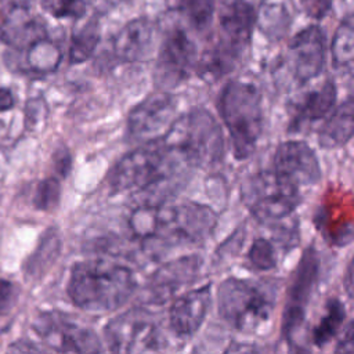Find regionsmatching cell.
<instances>
[{"mask_svg":"<svg viewBox=\"0 0 354 354\" xmlns=\"http://www.w3.org/2000/svg\"><path fill=\"white\" fill-rule=\"evenodd\" d=\"M250 266L259 271H270L277 267V252L266 238H256L248 252Z\"/></svg>","mask_w":354,"mask_h":354,"instance_id":"cell-27","label":"cell"},{"mask_svg":"<svg viewBox=\"0 0 354 354\" xmlns=\"http://www.w3.org/2000/svg\"><path fill=\"white\" fill-rule=\"evenodd\" d=\"M353 98L348 97L343 104L330 111L329 118L321 126L318 133V144L325 149L346 145L353 137L354 126Z\"/></svg>","mask_w":354,"mask_h":354,"instance_id":"cell-19","label":"cell"},{"mask_svg":"<svg viewBox=\"0 0 354 354\" xmlns=\"http://www.w3.org/2000/svg\"><path fill=\"white\" fill-rule=\"evenodd\" d=\"M354 339H353V322H348L344 332H343V337L339 340L335 351L336 353H353L354 347H353Z\"/></svg>","mask_w":354,"mask_h":354,"instance_id":"cell-33","label":"cell"},{"mask_svg":"<svg viewBox=\"0 0 354 354\" xmlns=\"http://www.w3.org/2000/svg\"><path fill=\"white\" fill-rule=\"evenodd\" d=\"M333 0H303L304 10L314 18H322L330 8Z\"/></svg>","mask_w":354,"mask_h":354,"instance_id":"cell-31","label":"cell"},{"mask_svg":"<svg viewBox=\"0 0 354 354\" xmlns=\"http://www.w3.org/2000/svg\"><path fill=\"white\" fill-rule=\"evenodd\" d=\"M104 337L113 353L159 351L163 346L158 324L144 308H131L112 318Z\"/></svg>","mask_w":354,"mask_h":354,"instance_id":"cell-7","label":"cell"},{"mask_svg":"<svg viewBox=\"0 0 354 354\" xmlns=\"http://www.w3.org/2000/svg\"><path fill=\"white\" fill-rule=\"evenodd\" d=\"M212 306V288L203 285L178 296L169 310V325L178 337H191L202 326Z\"/></svg>","mask_w":354,"mask_h":354,"instance_id":"cell-16","label":"cell"},{"mask_svg":"<svg viewBox=\"0 0 354 354\" xmlns=\"http://www.w3.org/2000/svg\"><path fill=\"white\" fill-rule=\"evenodd\" d=\"M274 301L263 286L236 277L224 279L217 289V308L224 322L242 333H252L268 321Z\"/></svg>","mask_w":354,"mask_h":354,"instance_id":"cell-4","label":"cell"},{"mask_svg":"<svg viewBox=\"0 0 354 354\" xmlns=\"http://www.w3.org/2000/svg\"><path fill=\"white\" fill-rule=\"evenodd\" d=\"M156 28L145 17L129 21L113 37V55L122 62L147 61L155 50Z\"/></svg>","mask_w":354,"mask_h":354,"instance_id":"cell-17","label":"cell"},{"mask_svg":"<svg viewBox=\"0 0 354 354\" xmlns=\"http://www.w3.org/2000/svg\"><path fill=\"white\" fill-rule=\"evenodd\" d=\"M159 138L188 167H212L224 155L223 129L216 118L201 106L176 118Z\"/></svg>","mask_w":354,"mask_h":354,"instance_id":"cell-2","label":"cell"},{"mask_svg":"<svg viewBox=\"0 0 354 354\" xmlns=\"http://www.w3.org/2000/svg\"><path fill=\"white\" fill-rule=\"evenodd\" d=\"M330 55L336 69H351L354 58V26L351 15L346 17L336 28L330 43Z\"/></svg>","mask_w":354,"mask_h":354,"instance_id":"cell-24","label":"cell"},{"mask_svg":"<svg viewBox=\"0 0 354 354\" xmlns=\"http://www.w3.org/2000/svg\"><path fill=\"white\" fill-rule=\"evenodd\" d=\"M61 238L57 228H48L44 231L36 249L24 263V272L26 278H41L55 263L61 253Z\"/></svg>","mask_w":354,"mask_h":354,"instance_id":"cell-22","label":"cell"},{"mask_svg":"<svg viewBox=\"0 0 354 354\" xmlns=\"http://www.w3.org/2000/svg\"><path fill=\"white\" fill-rule=\"evenodd\" d=\"M218 113L230 133L234 156L248 159L263 133L264 106L260 90L249 82L230 80L218 97Z\"/></svg>","mask_w":354,"mask_h":354,"instance_id":"cell-3","label":"cell"},{"mask_svg":"<svg viewBox=\"0 0 354 354\" xmlns=\"http://www.w3.org/2000/svg\"><path fill=\"white\" fill-rule=\"evenodd\" d=\"M137 289L133 271L122 264L88 259L77 261L69 275L66 292L71 301L93 313L113 311L124 306Z\"/></svg>","mask_w":354,"mask_h":354,"instance_id":"cell-1","label":"cell"},{"mask_svg":"<svg viewBox=\"0 0 354 354\" xmlns=\"http://www.w3.org/2000/svg\"><path fill=\"white\" fill-rule=\"evenodd\" d=\"M33 328L41 340L55 351L98 353L102 350L101 340L93 329L73 322L58 311L40 314Z\"/></svg>","mask_w":354,"mask_h":354,"instance_id":"cell-10","label":"cell"},{"mask_svg":"<svg viewBox=\"0 0 354 354\" xmlns=\"http://www.w3.org/2000/svg\"><path fill=\"white\" fill-rule=\"evenodd\" d=\"M337 90L333 80H326L315 90L301 95L292 106L288 130L300 131L307 124L324 119L335 108Z\"/></svg>","mask_w":354,"mask_h":354,"instance_id":"cell-18","label":"cell"},{"mask_svg":"<svg viewBox=\"0 0 354 354\" xmlns=\"http://www.w3.org/2000/svg\"><path fill=\"white\" fill-rule=\"evenodd\" d=\"M292 24L289 0H261L256 11V26L271 40L282 39Z\"/></svg>","mask_w":354,"mask_h":354,"instance_id":"cell-20","label":"cell"},{"mask_svg":"<svg viewBox=\"0 0 354 354\" xmlns=\"http://www.w3.org/2000/svg\"><path fill=\"white\" fill-rule=\"evenodd\" d=\"M177 100L167 90L149 94L129 113L127 133L136 140L149 141L165 133L176 119Z\"/></svg>","mask_w":354,"mask_h":354,"instance_id":"cell-13","label":"cell"},{"mask_svg":"<svg viewBox=\"0 0 354 354\" xmlns=\"http://www.w3.org/2000/svg\"><path fill=\"white\" fill-rule=\"evenodd\" d=\"M100 43V28L97 21H87L83 26L72 33L68 58L71 64H82L87 61Z\"/></svg>","mask_w":354,"mask_h":354,"instance_id":"cell-25","label":"cell"},{"mask_svg":"<svg viewBox=\"0 0 354 354\" xmlns=\"http://www.w3.org/2000/svg\"><path fill=\"white\" fill-rule=\"evenodd\" d=\"M14 95L7 87H0V112L8 111L14 106Z\"/></svg>","mask_w":354,"mask_h":354,"instance_id":"cell-34","label":"cell"},{"mask_svg":"<svg viewBox=\"0 0 354 354\" xmlns=\"http://www.w3.org/2000/svg\"><path fill=\"white\" fill-rule=\"evenodd\" d=\"M62 61V48L47 33L36 37L25 47V62L30 72L48 75L57 71Z\"/></svg>","mask_w":354,"mask_h":354,"instance_id":"cell-21","label":"cell"},{"mask_svg":"<svg viewBox=\"0 0 354 354\" xmlns=\"http://www.w3.org/2000/svg\"><path fill=\"white\" fill-rule=\"evenodd\" d=\"M272 169L297 187L317 184L322 176L314 149L300 140L283 141L277 147Z\"/></svg>","mask_w":354,"mask_h":354,"instance_id":"cell-15","label":"cell"},{"mask_svg":"<svg viewBox=\"0 0 354 354\" xmlns=\"http://www.w3.org/2000/svg\"><path fill=\"white\" fill-rule=\"evenodd\" d=\"M319 279V257L318 252L307 248L295 270L292 281L286 292V301L282 311L281 332L283 339L293 344L295 335L300 330L304 319L308 301L318 285Z\"/></svg>","mask_w":354,"mask_h":354,"instance_id":"cell-8","label":"cell"},{"mask_svg":"<svg viewBox=\"0 0 354 354\" xmlns=\"http://www.w3.org/2000/svg\"><path fill=\"white\" fill-rule=\"evenodd\" d=\"M165 1L170 8L187 17L189 24L199 30H203L209 26L216 8V0H165Z\"/></svg>","mask_w":354,"mask_h":354,"instance_id":"cell-26","label":"cell"},{"mask_svg":"<svg viewBox=\"0 0 354 354\" xmlns=\"http://www.w3.org/2000/svg\"><path fill=\"white\" fill-rule=\"evenodd\" d=\"M256 10L246 0H230L218 17L220 36L214 47L235 64L250 43Z\"/></svg>","mask_w":354,"mask_h":354,"instance_id":"cell-12","label":"cell"},{"mask_svg":"<svg viewBox=\"0 0 354 354\" xmlns=\"http://www.w3.org/2000/svg\"><path fill=\"white\" fill-rule=\"evenodd\" d=\"M242 202L259 223H278L297 209L301 196L296 184L271 169L245 180Z\"/></svg>","mask_w":354,"mask_h":354,"instance_id":"cell-5","label":"cell"},{"mask_svg":"<svg viewBox=\"0 0 354 354\" xmlns=\"http://www.w3.org/2000/svg\"><path fill=\"white\" fill-rule=\"evenodd\" d=\"M202 263L198 254H187L159 266L144 286V301L151 306L165 304L181 288L196 281Z\"/></svg>","mask_w":354,"mask_h":354,"instance_id":"cell-11","label":"cell"},{"mask_svg":"<svg viewBox=\"0 0 354 354\" xmlns=\"http://www.w3.org/2000/svg\"><path fill=\"white\" fill-rule=\"evenodd\" d=\"M288 61L299 86L321 75L326 61L325 35L318 25H310L293 36L288 47Z\"/></svg>","mask_w":354,"mask_h":354,"instance_id":"cell-14","label":"cell"},{"mask_svg":"<svg viewBox=\"0 0 354 354\" xmlns=\"http://www.w3.org/2000/svg\"><path fill=\"white\" fill-rule=\"evenodd\" d=\"M19 289L8 279L0 278V315L8 314L17 304Z\"/></svg>","mask_w":354,"mask_h":354,"instance_id":"cell-30","label":"cell"},{"mask_svg":"<svg viewBox=\"0 0 354 354\" xmlns=\"http://www.w3.org/2000/svg\"><path fill=\"white\" fill-rule=\"evenodd\" d=\"M43 7L54 18H72L80 19L87 11L86 0H46Z\"/></svg>","mask_w":354,"mask_h":354,"instance_id":"cell-29","label":"cell"},{"mask_svg":"<svg viewBox=\"0 0 354 354\" xmlns=\"http://www.w3.org/2000/svg\"><path fill=\"white\" fill-rule=\"evenodd\" d=\"M346 319L344 304L337 297L328 299L325 304V313L319 322L313 328L311 340L317 347L326 346L340 330Z\"/></svg>","mask_w":354,"mask_h":354,"instance_id":"cell-23","label":"cell"},{"mask_svg":"<svg viewBox=\"0 0 354 354\" xmlns=\"http://www.w3.org/2000/svg\"><path fill=\"white\" fill-rule=\"evenodd\" d=\"M217 213L207 205L183 202L171 206H158L155 242L202 243L214 231Z\"/></svg>","mask_w":354,"mask_h":354,"instance_id":"cell-6","label":"cell"},{"mask_svg":"<svg viewBox=\"0 0 354 354\" xmlns=\"http://www.w3.org/2000/svg\"><path fill=\"white\" fill-rule=\"evenodd\" d=\"M196 46L188 33L174 28L163 37L155 68V82L160 90H170L183 83L196 66Z\"/></svg>","mask_w":354,"mask_h":354,"instance_id":"cell-9","label":"cell"},{"mask_svg":"<svg viewBox=\"0 0 354 354\" xmlns=\"http://www.w3.org/2000/svg\"><path fill=\"white\" fill-rule=\"evenodd\" d=\"M61 198V184L57 177H47L41 180L33 195V205L37 210L50 212L54 210Z\"/></svg>","mask_w":354,"mask_h":354,"instance_id":"cell-28","label":"cell"},{"mask_svg":"<svg viewBox=\"0 0 354 354\" xmlns=\"http://www.w3.org/2000/svg\"><path fill=\"white\" fill-rule=\"evenodd\" d=\"M53 160H54V166H55V170L62 176L65 177L68 173H69V169H71V155H69V151L66 148H59L54 152V156H53Z\"/></svg>","mask_w":354,"mask_h":354,"instance_id":"cell-32","label":"cell"}]
</instances>
